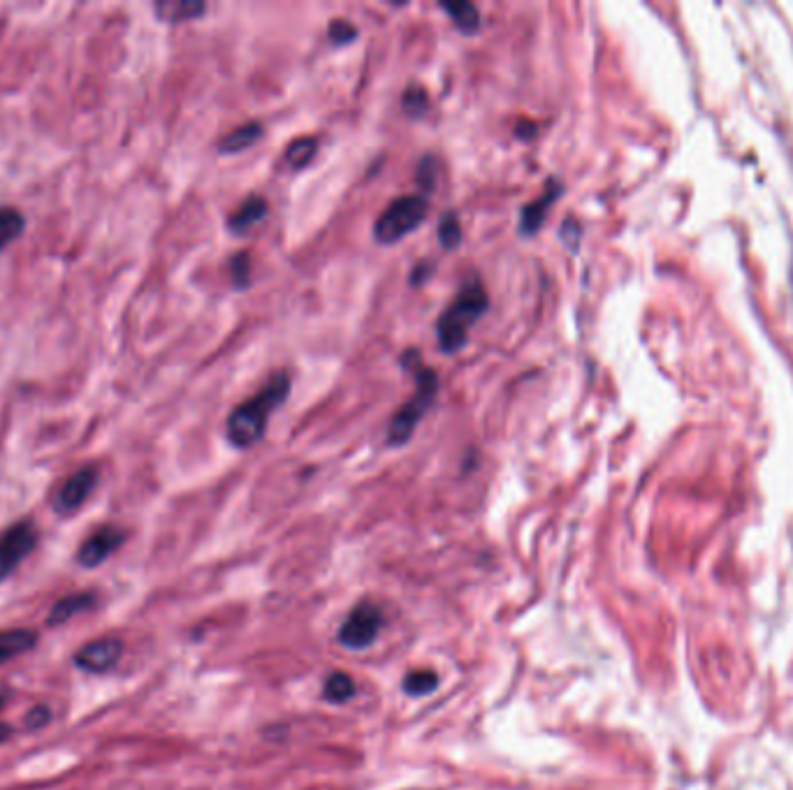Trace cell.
<instances>
[{"mask_svg": "<svg viewBox=\"0 0 793 790\" xmlns=\"http://www.w3.org/2000/svg\"><path fill=\"white\" fill-rule=\"evenodd\" d=\"M290 394V376L286 371L274 373L256 397L239 404L228 418V438L235 448H251L265 436L267 420L276 406Z\"/></svg>", "mask_w": 793, "mask_h": 790, "instance_id": "cell-1", "label": "cell"}, {"mask_svg": "<svg viewBox=\"0 0 793 790\" xmlns=\"http://www.w3.org/2000/svg\"><path fill=\"white\" fill-rule=\"evenodd\" d=\"M402 364L416 376L418 390L413 397L402 406V411L395 413V418L390 420L388 427V443L390 445H404L416 431L418 422L429 413V408L434 406L436 394H439V376L436 371L425 367L420 360L418 350H406Z\"/></svg>", "mask_w": 793, "mask_h": 790, "instance_id": "cell-2", "label": "cell"}, {"mask_svg": "<svg viewBox=\"0 0 793 790\" xmlns=\"http://www.w3.org/2000/svg\"><path fill=\"white\" fill-rule=\"evenodd\" d=\"M490 306V297L478 279H469L457 292L455 302L443 311L436 323V336L443 353H457L469 339V327L483 316Z\"/></svg>", "mask_w": 793, "mask_h": 790, "instance_id": "cell-3", "label": "cell"}, {"mask_svg": "<svg viewBox=\"0 0 793 790\" xmlns=\"http://www.w3.org/2000/svg\"><path fill=\"white\" fill-rule=\"evenodd\" d=\"M427 216V200L423 195H404L390 204L378 216L374 225V239L378 244H395L413 232Z\"/></svg>", "mask_w": 793, "mask_h": 790, "instance_id": "cell-4", "label": "cell"}, {"mask_svg": "<svg viewBox=\"0 0 793 790\" xmlns=\"http://www.w3.org/2000/svg\"><path fill=\"white\" fill-rule=\"evenodd\" d=\"M383 626V614L376 605L360 603L339 628V642L346 649H367L376 642Z\"/></svg>", "mask_w": 793, "mask_h": 790, "instance_id": "cell-5", "label": "cell"}, {"mask_svg": "<svg viewBox=\"0 0 793 790\" xmlns=\"http://www.w3.org/2000/svg\"><path fill=\"white\" fill-rule=\"evenodd\" d=\"M38 543V533L31 522H19L0 536V582H5L19 563L33 552Z\"/></svg>", "mask_w": 793, "mask_h": 790, "instance_id": "cell-6", "label": "cell"}, {"mask_svg": "<svg viewBox=\"0 0 793 790\" xmlns=\"http://www.w3.org/2000/svg\"><path fill=\"white\" fill-rule=\"evenodd\" d=\"M123 645L121 640L116 638H103L96 642H89L75 654V665L82 672H89V675H105L114 668L116 663L121 661Z\"/></svg>", "mask_w": 793, "mask_h": 790, "instance_id": "cell-7", "label": "cell"}, {"mask_svg": "<svg viewBox=\"0 0 793 790\" xmlns=\"http://www.w3.org/2000/svg\"><path fill=\"white\" fill-rule=\"evenodd\" d=\"M123 540H126V533L121 529H116V526H100V529L96 533H91V536L82 543V547H79L77 561L82 563L84 568H96L109 557V554L119 550Z\"/></svg>", "mask_w": 793, "mask_h": 790, "instance_id": "cell-8", "label": "cell"}, {"mask_svg": "<svg viewBox=\"0 0 793 790\" xmlns=\"http://www.w3.org/2000/svg\"><path fill=\"white\" fill-rule=\"evenodd\" d=\"M98 482V471L96 468L86 466V468H79L75 475H70L68 480L63 482V487L58 489L56 494V501L54 506L58 512H75L82 503L89 499V494L93 492V487H96Z\"/></svg>", "mask_w": 793, "mask_h": 790, "instance_id": "cell-9", "label": "cell"}, {"mask_svg": "<svg viewBox=\"0 0 793 790\" xmlns=\"http://www.w3.org/2000/svg\"><path fill=\"white\" fill-rule=\"evenodd\" d=\"M559 195H562V184H559L557 179H550L548 186H545V190H543V195L522 209L520 234H527V237H531V234H536L538 230H541V225L545 223V216H548V211L552 209V204H555Z\"/></svg>", "mask_w": 793, "mask_h": 790, "instance_id": "cell-10", "label": "cell"}, {"mask_svg": "<svg viewBox=\"0 0 793 790\" xmlns=\"http://www.w3.org/2000/svg\"><path fill=\"white\" fill-rule=\"evenodd\" d=\"M35 645H38V635L28 631V628H7V631H0V665L28 654Z\"/></svg>", "mask_w": 793, "mask_h": 790, "instance_id": "cell-11", "label": "cell"}, {"mask_svg": "<svg viewBox=\"0 0 793 790\" xmlns=\"http://www.w3.org/2000/svg\"><path fill=\"white\" fill-rule=\"evenodd\" d=\"M267 209L269 207H267L265 197H260V195L246 197V200L242 202V207H239L235 214L228 218V228L235 234L249 232L253 225L263 221L265 214H267Z\"/></svg>", "mask_w": 793, "mask_h": 790, "instance_id": "cell-12", "label": "cell"}, {"mask_svg": "<svg viewBox=\"0 0 793 790\" xmlns=\"http://www.w3.org/2000/svg\"><path fill=\"white\" fill-rule=\"evenodd\" d=\"M93 601H96V596L89 594V591H84V594L65 596L52 607V612H49V617H47V624L61 626V624H65V621H70L72 617H77V614L89 610Z\"/></svg>", "mask_w": 793, "mask_h": 790, "instance_id": "cell-13", "label": "cell"}, {"mask_svg": "<svg viewBox=\"0 0 793 790\" xmlns=\"http://www.w3.org/2000/svg\"><path fill=\"white\" fill-rule=\"evenodd\" d=\"M207 7L200 0H160L156 3V14L163 21H188L200 17Z\"/></svg>", "mask_w": 793, "mask_h": 790, "instance_id": "cell-14", "label": "cell"}, {"mask_svg": "<svg viewBox=\"0 0 793 790\" xmlns=\"http://www.w3.org/2000/svg\"><path fill=\"white\" fill-rule=\"evenodd\" d=\"M260 137H263V126H260L258 121L246 123V126L232 130L230 135H225L221 144H218V149H221V153H239L256 144Z\"/></svg>", "mask_w": 793, "mask_h": 790, "instance_id": "cell-15", "label": "cell"}, {"mask_svg": "<svg viewBox=\"0 0 793 790\" xmlns=\"http://www.w3.org/2000/svg\"><path fill=\"white\" fill-rule=\"evenodd\" d=\"M441 10L448 12V17L453 19V24L460 28L462 33H476L480 26V12L474 3H441Z\"/></svg>", "mask_w": 793, "mask_h": 790, "instance_id": "cell-16", "label": "cell"}, {"mask_svg": "<svg viewBox=\"0 0 793 790\" xmlns=\"http://www.w3.org/2000/svg\"><path fill=\"white\" fill-rule=\"evenodd\" d=\"M325 700L330 702H348L355 696V684L353 679L344 675V672H332L325 682Z\"/></svg>", "mask_w": 793, "mask_h": 790, "instance_id": "cell-17", "label": "cell"}, {"mask_svg": "<svg viewBox=\"0 0 793 790\" xmlns=\"http://www.w3.org/2000/svg\"><path fill=\"white\" fill-rule=\"evenodd\" d=\"M316 151H318V142L314 137H302V140H297L288 146L286 163L290 167H295V170H302V167H307L311 160H314Z\"/></svg>", "mask_w": 793, "mask_h": 790, "instance_id": "cell-18", "label": "cell"}, {"mask_svg": "<svg viewBox=\"0 0 793 790\" xmlns=\"http://www.w3.org/2000/svg\"><path fill=\"white\" fill-rule=\"evenodd\" d=\"M24 230V216L12 207H0V251Z\"/></svg>", "mask_w": 793, "mask_h": 790, "instance_id": "cell-19", "label": "cell"}, {"mask_svg": "<svg viewBox=\"0 0 793 790\" xmlns=\"http://www.w3.org/2000/svg\"><path fill=\"white\" fill-rule=\"evenodd\" d=\"M436 686H439V677H436L432 670L411 672V675L404 679V691L409 693V696H427V693H432Z\"/></svg>", "mask_w": 793, "mask_h": 790, "instance_id": "cell-20", "label": "cell"}, {"mask_svg": "<svg viewBox=\"0 0 793 790\" xmlns=\"http://www.w3.org/2000/svg\"><path fill=\"white\" fill-rule=\"evenodd\" d=\"M439 241H441V246L446 248V251H453V248L460 246L462 225H460V218H457V214H453V211H448V214L441 216Z\"/></svg>", "mask_w": 793, "mask_h": 790, "instance_id": "cell-21", "label": "cell"}, {"mask_svg": "<svg viewBox=\"0 0 793 790\" xmlns=\"http://www.w3.org/2000/svg\"><path fill=\"white\" fill-rule=\"evenodd\" d=\"M230 279L235 288H246L251 283V258L246 253H235L230 260Z\"/></svg>", "mask_w": 793, "mask_h": 790, "instance_id": "cell-22", "label": "cell"}, {"mask_svg": "<svg viewBox=\"0 0 793 790\" xmlns=\"http://www.w3.org/2000/svg\"><path fill=\"white\" fill-rule=\"evenodd\" d=\"M327 35H330L334 45H351V42L358 40V28L346 19H334L330 28H327Z\"/></svg>", "mask_w": 793, "mask_h": 790, "instance_id": "cell-23", "label": "cell"}, {"mask_svg": "<svg viewBox=\"0 0 793 790\" xmlns=\"http://www.w3.org/2000/svg\"><path fill=\"white\" fill-rule=\"evenodd\" d=\"M402 105H404V112L409 116H423L429 109V98H427V93L418 86V89H409L404 93Z\"/></svg>", "mask_w": 793, "mask_h": 790, "instance_id": "cell-24", "label": "cell"}, {"mask_svg": "<svg viewBox=\"0 0 793 790\" xmlns=\"http://www.w3.org/2000/svg\"><path fill=\"white\" fill-rule=\"evenodd\" d=\"M418 184L423 190H432L434 188V181H436V163L434 158H423V163L418 167Z\"/></svg>", "mask_w": 793, "mask_h": 790, "instance_id": "cell-25", "label": "cell"}, {"mask_svg": "<svg viewBox=\"0 0 793 790\" xmlns=\"http://www.w3.org/2000/svg\"><path fill=\"white\" fill-rule=\"evenodd\" d=\"M49 719H52V714H49L47 707H35L31 712L26 714V728L28 730H40L42 726H47Z\"/></svg>", "mask_w": 793, "mask_h": 790, "instance_id": "cell-26", "label": "cell"}, {"mask_svg": "<svg viewBox=\"0 0 793 790\" xmlns=\"http://www.w3.org/2000/svg\"><path fill=\"white\" fill-rule=\"evenodd\" d=\"M432 272H434V267L429 265V262H420V265L413 269V274H411V283L413 285H420V283H425L429 276H432Z\"/></svg>", "mask_w": 793, "mask_h": 790, "instance_id": "cell-27", "label": "cell"}, {"mask_svg": "<svg viewBox=\"0 0 793 790\" xmlns=\"http://www.w3.org/2000/svg\"><path fill=\"white\" fill-rule=\"evenodd\" d=\"M515 133H518V137H522V140H531V137L536 135V126L531 121H520L518 123V128H515Z\"/></svg>", "mask_w": 793, "mask_h": 790, "instance_id": "cell-28", "label": "cell"}, {"mask_svg": "<svg viewBox=\"0 0 793 790\" xmlns=\"http://www.w3.org/2000/svg\"><path fill=\"white\" fill-rule=\"evenodd\" d=\"M10 737H12V728L7 726V723L0 721V744H5L7 740H10Z\"/></svg>", "mask_w": 793, "mask_h": 790, "instance_id": "cell-29", "label": "cell"}]
</instances>
